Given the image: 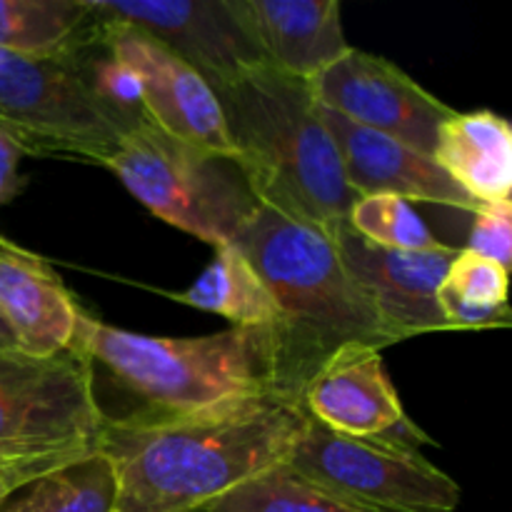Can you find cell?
Wrapping results in <instances>:
<instances>
[{
	"mask_svg": "<svg viewBox=\"0 0 512 512\" xmlns=\"http://www.w3.org/2000/svg\"><path fill=\"white\" fill-rule=\"evenodd\" d=\"M303 403L268 393L195 413L105 418L98 450L118 480V512H195L288 460Z\"/></svg>",
	"mask_w": 512,
	"mask_h": 512,
	"instance_id": "cell-1",
	"label": "cell"
},
{
	"mask_svg": "<svg viewBox=\"0 0 512 512\" xmlns=\"http://www.w3.org/2000/svg\"><path fill=\"white\" fill-rule=\"evenodd\" d=\"M233 245L278 303L275 343L285 398L303 403L305 385L338 350L400 343L348 273L333 235L260 205Z\"/></svg>",
	"mask_w": 512,
	"mask_h": 512,
	"instance_id": "cell-2",
	"label": "cell"
},
{
	"mask_svg": "<svg viewBox=\"0 0 512 512\" xmlns=\"http://www.w3.org/2000/svg\"><path fill=\"white\" fill-rule=\"evenodd\" d=\"M215 95L235 160L260 205L328 235L348 225L358 195L345 180L338 148L308 83L265 65Z\"/></svg>",
	"mask_w": 512,
	"mask_h": 512,
	"instance_id": "cell-3",
	"label": "cell"
},
{
	"mask_svg": "<svg viewBox=\"0 0 512 512\" xmlns=\"http://www.w3.org/2000/svg\"><path fill=\"white\" fill-rule=\"evenodd\" d=\"M70 350L140 400L135 413L178 415L280 393L278 343L268 328L158 338L113 328L83 310Z\"/></svg>",
	"mask_w": 512,
	"mask_h": 512,
	"instance_id": "cell-4",
	"label": "cell"
},
{
	"mask_svg": "<svg viewBox=\"0 0 512 512\" xmlns=\"http://www.w3.org/2000/svg\"><path fill=\"white\" fill-rule=\"evenodd\" d=\"M105 168L155 218L213 248L233 245L260 208L233 155L185 143L155 125L125 135Z\"/></svg>",
	"mask_w": 512,
	"mask_h": 512,
	"instance_id": "cell-5",
	"label": "cell"
},
{
	"mask_svg": "<svg viewBox=\"0 0 512 512\" xmlns=\"http://www.w3.org/2000/svg\"><path fill=\"white\" fill-rule=\"evenodd\" d=\"M0 128L35 158L103 168L125 138L65 55L30 58L8 50H0Z\"/></svg>",
	"mask_w": 512,
	"mask_h": 512,
	"instance_id": "cell-6",
	"label": "cell"
},
{
	"mask_svg": "<svg viewBox=\"0 0 512 512\" xmlns=\"http://www.w3.org/2000/svg\"><path fill=\"white\" fill-rule=\"evenodd\" d=\"M285 465L320 488L375 512H455L460 485L423 453L353 438L308 418Z\"/></svg>",
	"mask_w": 512,
	"mask_h": 512,
	"instance_id": "cell-7",
	"label": "cell"
},
{
	"mask_svg": "<svg viewBox=\"0 0 512 512\" xmlns=\"http://www.w3.org/2000/svg\"><path fill=\"white\" fill-rule=\"evenodd\" d=\"M105 413L95 370L75 350L35 358L0 350V455H38L98 445Z\"/></svg>",
	"mask_w": 512,
	"mask_h": 512,
	"instance_id": "cell-8",
	"label": "cell"
},
{
	"mask_svg": "<svg viewBox=\"0 0 512 512\" xmlns=\"http://www.w3.org/2000/svg\"><path fill=\"white\" fill-rule=\"evenodd\" d=\"M100 20L133 25L198 70L210 88L265 68L243 0H85Z\"/></svg>",
	"mask_w": 512,
	"mask_h": 512,
	"instance_id": "cell-9",
	"label": "cell"
},
{
	"mask_svg": "<svg viewBox=\"0 0 512 512\" xmlns=\"http://www.w3.org/2000/svg\"><path fill=\"white\" fill-rule=\"evenodd\" d=\"M310 93L333 113L373 133L388 135L433 158L440 125L455 113L383 55L350 48L308 83Z\"/></svg>",
	"mask_w": 512,
	"mask_h": 512,
	"instance_id": "cell-10",
	"label": "cell"
},
{
	"mask_svg": "<svg viewBox=\"0 0 512 512\" xmlns=\"http://www.w3.org/2000/svg\"><path fill=\"white\" fill-rule=\"evenodd\" d=\"M98 23L108 48L138 75L145 110L155 128L235 158L218 95L198 70L133 25L100 18Z\"/></svg>",
	"mask_w": 512,
	"mask_h": 512,
	"instance_id": "cell-11",
	"label": "cell"
},
{
	"mask_svg": "<svg viewBox=\"0 0 512 512\" xmlns=\"http://www.w3.org/2000/svg\"><path fill=\"white\" fill-rule=\"evenodd\" d=\"M333 240L348 273L400 343L425 333H450L438 290L460 248L443 245L420 253L380 248L350 225L335 230Z\"/></svg>",
	"mask_w": 512,
	"mask_h": 512,
	"instance_id": "cell-12",
	"label": "cell"
},
{
	"mask_svg": "<svg viewBox=\"0 0 512 512\" xmlns=\"http://www.w3.org/2000/svg\"><path fill=\"white\" fill-rule=\"evenodd\" d=\"M318 113L333 135L345 180L358 198L395 195L408 203L448 205L470 215L478 208L430 155L418 153L388 135L360 128L320 103Z\"/></svg>",
	"mask_w": 512,
	"mask_h": 512,
	"instance_id": "cell-13",
	"label": "cell"
},
{
	"mask_svg": "<svg viewBox=\"0 0 512 512\" xmlns=\"http://www.w3.org/2000/svg\"><path fill=\"white\" fill-rule=\"evenodd\" d=\"M0 315L35 358L68 353L83 308L48 260L0 235Z\"/></svg>",
	"mask_w": 512,
	"mask_h": 512,
	"instance_id": "cell-14",
	"label": "cell"
},
{
	"mask_svg": "<svg viewBox=\"0 0 512 512\" xmlns=\"http://www.w3.org/2000/svg\"><path fill=\"white\" fill-rule=\"evenodd\" d=\"M308 418L353 438H373L405 415L400 395L373 348H343L330 355L303 390Z\"/></svg>",
	"mask_w": 512,
	"mask_h": 512,
	"instance_id": "cell-15",
	"label": "cell"
},
{
	"mask_svg": "<svg viewBox=\"0 0 512 512\" xmlns=\"http://www.w3.org/2000/svg\"><path fill=\"white\" fill-rule=\"evenodd\" d=\"M253 33L273 70L310 83L353 45L338 0H243Z\"/></svg>",
	"mask_w": 512,
	"mask_h": 512,
	"instance_id": "cell-16",
	"label": "cell"
},
{
	"mask_svg": "<svg viewBox=\"0 0 512 512\" xmlns=\"http://www.w3.org/2000/svg\"><path fill=\"white\" fill-rule=\"evenodd\" d=\"M433 160L475 205L510 200L512 130L493 110H455L438 133Z\"/></svg>",
	"mask_w": 512,
	"mask_h": 512,
	"instance_id": "cell-17",
	"label": "cell"
},
{
	"mask_svg": "<svg viewBox=\"0 0 512 512\" xmlns=\"http://www.w3.org/2000/svg\"><path fill=\"white\" fill-rule=\"evenodd\" d=\"M213 263L190 288L175 293L178 303L230 320V328H280V310L265 280L238 245L213 248Z\"/></svg>",
	"mask_w": 512,
	"mask_h": 512,
	"instance_id": "cell-18",
	"label": "cell"
},
{
	"mask_svg": "<svg viewBox=\"0 0 512 512\" xmlns=\"http://www.w3.org/2000/svg\"><path fill=\"white\" fill-rule=\"evenodd\" d=\"M85 0H0V50L58 58L93 30Z\"/></svg>",
	"mask_w": 512,
	"mask_h": 512,
	"instance_id": "cell-19",
	"label": "cell"
},
{
	"mask_svg": "<svg viewBox=\"0 0 512 512\" xmlns=\"http://www.w3.org/2000/svg\"><path fill=\"white\" fill-rule=\"evenodd\" d=\"M118 480L98 448L68 465L50 470L5 500L0 512H113Z\"/></svg>",
	"mask_w": 512,
	"mask_h": 512,
	"instance_id": "cell-20",
	"label": "cell"
},
{
	"mask_svg": "<svg viewBox=\"0 0 512 512\" xmlns=\"http://www.w3.org/2000/svg\"><path fill=\"white\" fill-rule=\"evenodd\" d=\"M195 512H375L355 505L280 463Z\"/></svg>",
	"mask_w": 512,
	"mask_h": 512,
	"instance_id": "cell-21",
	"label": "cell"
},
{
	"mask_svg": "<svg viewBox=\"0 0 512 512\" xmlns=\"http://www.w3.org/2000/svg\"><path fill=\"white\" fill-rule=\"evenodd\" d=\"M65 58L90 90L95 103L125 130V135L153 125L145 110L138 75L108 48L100 35L98 18H95L93 30L73 50H68Z\"/></svg>",
	"mask_w": 512,
	"mask_h": 512,
	"instance_id": "cell-22",
	"label": "cell"
},
{
	"mask_svg": "<svg viewBox=\"0 0 512 512\" xmlns=\"http://www.w3.org/2000/svg\"><path fill=\"white\" fill-rule=\"evenodd\" d=\"M348 225L370 243L390 250H435L448 243H440L413 208V203L395 195H365L355 200L348 213Z\"/></svg>",
	"mask_w": 512,
	"mask_h": 512,
	"instance_id": "cell-23",
	"label": "cell"
},
{
	"mask_svg": "<svg viewBox=\"0 0 512 512\" xmlns=\"http://www.w3.org/2000/svg\"><path fill=\"white\" fill-rule=\"evenodd\" d=\"M508 280V268L460 248L450 263L448 273H445L440 290L470 305L505 308L508 305Z\"/></svg>",
	"mask_w": 512,
	"mask_h": 512,
	"instance_id": "cell-24",
	"label": "cell"
},
{
	"mask_svg": "<svg viewBox=\"0 0 512 512\" xmlns=\"http://www.w3.org/2000/svg\"><path fill=\"white\" fill-rule=\"evenodd\" d=\"M465 250L510 270L512 263V200L478 205L473 210V228H470Z\"/></svg>",
	"mask_w": 512,
	"mask_h": 512,
	"instance_id": "cell-25",
	"label": "cell"
},
{
	"mask_svg": "<svg viewBox=\"0 0 512 512\" xmlns=\"http://www.w3.org/2000/svg\"><path fill=\"white\" fill-rule=\"evenodd\" d=\"M98 445H85V448L58 450V453H38V455H8L0 458V505L13 498L18 490L30 485L33 480L43 478L50 470L68 465L83 455L93 453Z\"/></svg>",
	"mask_w": 512,
	"mask_h": 512,
	"instance_id": "cell-26",
	"label": "cell"
},
{
	"mask_svg": "<svg viewBox=\"0 0 512 512\" xmlns=\"http://www.w3.org/2000/svg\"><path fill=\"white\" fill-rule=\"evenodd\" d=\"M438 303L443 310V318L450 330H490L510 325V305L505 308H483V305H470L463 300H455L453 295L438 290Z\"/></svg>",
	"mask_w": 512,
	"mask_h": 512,
	"instance_id": "cell-27",
	"label": "cell"
},
{
	"mask_svg": "<svg viewBox=\"0 0 512 512\" xmlns=\"http://www.w3.org/2000/svg\"><path fill=\"white\" fill-rule=\"evenodd\" d=\"M23 158H28L23 145L8 130L0 128V208L13 203L28 185V178L20 173Z\"/></svg>",
	"mask_w": 512,
	"mask_h": 512,
	"instance_id": "cell-28",
	"label": "cell"
},
{
	"mask_svg": "<svg viewBox=\"0 0 512 512\" xmlns=\"http://www.w3.org/2000/svg\"><path fill=\"white\" fill-rule=\"evenodd\" d=\"M375 438L385 440V443L393 445V448L410 450V453H420V448H425V445L433 443V440H430V435L423 433V430H420L418 425L408 418V415H403L398 423L390 425L388 430H383V433L375 435Z\"/></svg>",
	"mask_w": 512,
	"mask_h": 512,
	"instance_id": "cell-29",
	"label": "cell"
},
{
	"mask_svg": "<svg viewBox=\"0 0 512 512\" xmlns=\"http://www.w3.org/2000/svg\"><path fill=\"white\" fill-rule=\"evenodd\" d=\"M0 350H20L18 340H15L13 330L8 328V323L3 320V315H0Z\"/></svg>",
	"mask_w": 512,
	"mask_h": 512,
	"instance_id": "cell-30",
	"label": "cell"
},
{
	"mask_svg": "<svg viewBox=\"0 0 512 512\" xmlns=\"http://www.w3.org/2000/svg\"><path fill=\"white\" fill-rule=\"evenodd\" d=\"M0 458H8V455H0Z\"/></svg>",
	"mask_w": 512,
	"mask_h": 512,
	"instance_id": "cell-31",
	"label": "cell"
},
{
	"mask_svg": "<svg viewBox=\"0 0 512 512\" xmlns=\"http://www.w3.org/2000/svg\"><path fill=\"white\" fill-rule=\"evenodd\" d=\"M113 512H118V510H113Z\"/></svg>",
	"mask_w": 512,
	"mask_h": 512,
	"instance_id": "cell-32",
	"label": "cell"
}]
</instances>
